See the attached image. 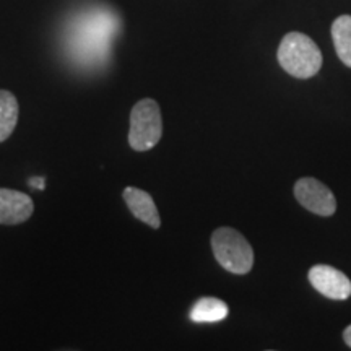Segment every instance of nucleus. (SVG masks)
Masks as SVG:
<instances>
[{
    "label": "nucleus",
    "mask_w": 351,
    "mask_h": 351,
    "mask_svg": "<svg viewBox=\"0 0 351 351\" xmlns=\"http://www.w3.org/2000/svg\"><path fill=\"white\" fill-rule=\"evenodd\" d=\"M332 39L337 56L351 69V15H341L332 23Z\"/></svg>",
    "instance_id": "9d476101"
},
{
    "label": "nucleus",
    "mask_w": 351,
    "mask_h": 351,
    "mask_svg": "<svg viewBox=\"0 0 351 351\" xmlns=\"http://www.w3.org/2000/svg\"><path fill=\"white\" fill-rule=\"evenodd\" d=\"M213 256L223 269L234 275H245L252 270L254 251L247 239L234 228H218L212 234Z\"/></svg>",
    "instance_id": "f03ea898"
},
{
    "label": "nucleus",
    "mask_w": 351,
    "mask_h": 351,
    "mask_svg": "<svg viewBox=\"0 0 351 351\" xmlns=\"http://www.w3.org/2000/svg\"><path fill=\"white\" fill-rule=\"evenodd\" d=\"M19 101L15 95L7 90H0V143L5 142L15 130L19 122Z\"/></svg>",
    "instance_id": "1a4fd4ad"
},
{
    "label": "nucleus",
    "mask_w": 351,
    "mask_h": 351,
    "mask_svg": "<svg viewBox=\"0 0 351 351\" xmlns=\"http://www.w3.org/2000/svg\"><path fill=\"white\" fill-rule=\"evenodd\" d=\"M122 195H124L127 207L135 218L153 228V230H158L161 226L160 212H158L155 200L148 192L137 187H125Z\"/></svg>",
    "instance_id": "0eeeda50"
},
{
    "label": "nucleus",
    "mask_w": 351,
    "mask_h": 351,
    "mask_svg": "<svg viewBox=\"0 0 351 351\" xmlns=\"http://www.w3.org/2000/svg\"><path fill=\"white\" fill-rule=\"evenodd\" d=\"M309 282L328 300L343 301L351 296V282L343 271L330 265H314L309 270Z\"/></svg>",
    "instance_id": "39448f33"
},
{
    "label": "nucleus",
    "mask_w": 351,
    "mask_h": 351,
    "mask_svg": "<svg viewBox=\"0 0 351 351\" xmlns=\"http://www.w3.org/2000/svg\"><path fill=\"white\" fill-rule=\"evenodd\" d=\"M276 57L285 72L301 80L317 75L322 67V52L319 46L300 32L288 33L282 39Z\"/></svg>",
    "instance_id": "f257e3e1"
},
{
    "label": "nucleus",
    "mask_w": 351,
    "mask_h": 351,
    "mask_svg": "<svg viewBox=\"0 0 351 351\" xmlns=\"http://www.w3.org/2000/svg\"><path fill=\"white\" fill-rule=\"evenodd\" d=\"M343 340H345V343L350 346L351 348V326H348L345 328V332H343Z\"/></svg>",
    "instance_id": "f8f14e48"
},
{
    "label": "nucleus",
    "mask_w": 351,
    "mask_h": 351,
    "mask_svg": "<svg viewBox=\"0 0 351 351\" xmlns=\"http://www.w3.org/2000/svg\"><path fill=\"white\" fill-rule=\"evenodd\" d=\"M295 197L300 205L319 217H332L337 210L335 195L330 189L314 178H301L295 184Z\"/></svg>",
    "instance_id": "20e7f679"
},
{
    "label": "nucleus",
    "mask_w": 351,
    "mask_h": 351,
    "mask_svg": "<svg viewBox=\"0 0 351 351\" xmlns=\"http://www.w3.org/2000/svg\"><path fill=\"white\" fill-rule=\"evenodd\" d=\"M230 314V307L225 301L218 298H200L194 302L189 317L192 322L197 324H210V322H221Z\"/></svg>",
    "instance_id": "6e6552de"
},
{
    "label": "nucleus",
    "mask_w": 351,
    "mask_h": 351,
    "mask_svg": "<svg viewBox=\"0 0 351 351\" xmlns=\"http://www.w3.org/2000/svg\"><path fill=\"white\" fill-rule=\"evenodd\" d=\"M29 186H33V187H36L38 191H43L44 189V178H33V179H29Z\"/></svg>",
    "instance_id": "9b49d317"
},
{
    "label": "nucleus",
    "mask_w": 351,
    "mask_h": 351,
    "mask_svg": "<svg viewBox=\"0 0 351 351\" xmlns=\"http://www.w3.org/2000/svg\"><path fill=\"white\" fill-rule=\"evenodd\" d=\"M163 117L158 103L152 98L140 99L130 111L129 145L135 152H148L161 140Z\"/></svg>",
    "instance_id": "7ed1b4c3"
},
{
    "label": "nucleus",
    "mask_w": 351,
    "mask_h": 351,
    "mask_svg": "<svg viewBox=\"0 0 351 351\" xmlns=\"http://www.w3.org/2000/svg\"><path fill=\"white\" fill-rule=\"evenodd\" d=\"M33 212L32 197L20 191L0 187V225H20L32 217Z\"/></svg>",
    "instance_id": "423d86ee"
}]
</instances>
